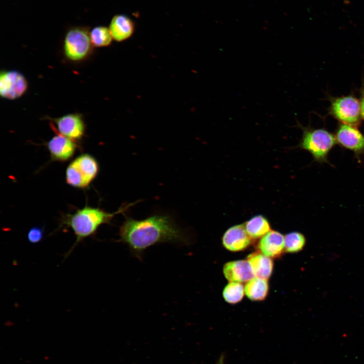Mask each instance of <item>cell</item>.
<instances>
[{
  "instance_id": "cell-18",
  "label": "cell",
  "mask_w": 364,
  "mask_h": 364,
  "mask_svg": "<svg viewBox=\"0 0 364 364\" xmlns=\"http://www.w3.org/2000/svg\"><path fill=\"white\" fill-rule=\"evenodd\" d=\"M90 37L93 46L98 48L110 46L113 39L109 28L104 26H97L90 30Z\"/></svg>"
},
{
  "instance_id": "cell-17",
  "label": "cell",
  "mask_w": 364,
  "mask_h": 364,
  "mask_svg": "<svg viewBox=\"0 0 364 364\" xmlns=\"http://www.w3.org/2000/svg\"><path fill=\"white\" fill-rule=\"evenodd\" d=\"M268 289L266 280L254 277L245 285V293L252 301H262L266 297Z\"/></svg>"
},
{
  "instance_id": "cell-22",
  "label": "cell",
  "mask_w": 364,
  "mask_h": 364,
  "mask_svg": "<svg viewBox=\"0 0 364 364\" xmlns=\"http://www.w3.org/2000/svg\"><path fill=\"white\" fill-rule=\"evenodd\" d=\"M360 115L361 119L364 120V85H362L360 88Z\"/></svg>"
},
{
  "instance_id": "cell-9",
  "label": "cell",
  "mask_w": 364,
  "mask_h": 364,
  "mask_svg": "<svg viewBox=\"0 0 364 364\" xmlns=\"http://www.w3.org/2000/svg\"><path fill=\"white\" fill-rule=\"evenodd\" d=\"M52 129L75 142L80 140L84 134L85 124L81 114L71 113L52 119Z\"/></svg>"
},
{
  "instance_id": "cell-5",
  "label": "cell",
  "mask_w": 364,
  "mask_h": 364,
  "mask_svg": "<svg viewBox=\"0 0 364 364\" xmlns=\"http://www.w3.org/2000/svg\"><path fill=\"white\" fill-rule=\"evenodd\" d=\"M99 164L92 155L83 154L73 160L66 170V183L74 188H85L97 176Z\"/></svg>"
},
{
  "instance_id": "cell-8",
  "label": "cell",
  "mask_w": 364,
  "mask_h": 364,
  "mask_svg": "<svg viewBox=\"0 0 364 364\" xmlns=\"http://www.w3.org/2000/svg\"><path fill=\"white\" fill-rule=\"evenodd\" d=\"M28 82L25 76L18 71L3 70L0 74V95L13 100L22 97L26 92Z\"/></svg>"
},
{
  "instance_id": "cell-16",
  "label": "cell",
  "mask_w": 364,
  "mask_h": 364,
  "mask_svg": "<svg viewBox=\"0 0 364 364\" xmlns=\"http://www.w3.org/2000/svg\"><path fill=\"white\" fill-rule=\"evenodd\" d=\"M244 225L248 235L253 239L262 238L270 231L268 220L260 214L251 217Z\"/></svg>"
},
{
  "instance_id": "cell-15",
  "label": "cell",
  "mask_w": 364,
  "mask_h": 364,
  "mask_svg": "<svg viewBox=\"0 0 364 364\" xmlns=\"http://www.w3.org/2000/svg\"><path fill=\"white\" fill-rule=\"evenodd\" d=\"M247 260L249 261L255 277L268 280L271 276L274 262L270 258L261 252L249 254Z\"/></svg>"
},
{
  "instance_id": "cell-4",
  "label": "cell",
  "mask_w": 364,
  "mask_h": 364,
  "mask_svg": "<svg viewBox=\"0 0 364 364\" xmlns=\"http://www.w3.org/2000/svg\"><path fill=\"white\" fill-rule=\"evenodd\" d=\"M65 57L72 62L86 59L92 53L93 45L90 37V29L84 26H72L67 30L63 40Z\"/></svg>"
},
{
  "instance_id": "cell-6",
  "label": "cell",
  "mask_w": 364,
  "mask_h": 364,
  "mask_svg": "<svg viewBox=\"0 0 364 364\" xmlns=\"http://www.w3.org/2000/svg\"><path fill=\"white\" fill-rule=\"evenodd\" d=\"M328 114L340 123L359 126L361 124L359 99L353 94L329 97Z\"/></svg>"
},
{
  "instance_id": "cell-20",
  "label": "cell",
  "mask_w": 364,
  "mask_h": 364,
  "mask_svg": "<svg viewBox=\"0 0 364 364\" xmlns=\"http://www.w3.org/2000/svg\"><path fill=\"white\" fill-rule=\"evenodd\" d=\"M245 293V287L239 282H230L224 288L222 296L224 300L230 304H236L242 300Z\"/></svg>"
},
{
  "instance_id": "cell-23",
  "label": "cell",
  "mask_w": 364,
  "mask_h": 364,
  "mask_svg": "<svg viewBox=\"0 0 364 364\" xmlns=\"http://www.w3.org/2000/svg\"><path fill=\"white\" fill-rule=\"evenodd\" d=\"M216 364H224V356L223 355L219 357Z\"/></svg>"
},
{
  "instance_id": "cell-7",
  "label": "cell",
  "mask_w": 364,
  "mask_h": 364,
  "mask_svg": "<svg viewBox=\"0 0 364 364\" xmlns=\"http://www.w3.org/2000/svg\"><path fill=\"white\" fill-rule=\"evenodd\" d=\"M334 135L337 144L352 151L357 160L361 161L364 156V134L357 126L340 123Z\"/></svg>"
},
{
  "instance_id": "cell-13",
  "label": "cell",
  "mask_w": 364,
  "mask_h": 364,
  "mask_svg": "<svg viewBox=\"0 0 364 364\" xmlns=\"http://www.w3.org/2000/svg\"><path fill=\"white\" fill-rule=\"evenodd\" d=\"M257 247L263 254L270 258L278 257L284 250V236L277 231L270 230L260 239Z\"/></svg>"
},
{
  "instance_id": "cell-12",
  "label": "cell",
  "mask_w": 364,
  "mask_h": 364,
  "mask_svg": "<svg viewBox=\"0 0 364 364\" xmlns=\"http://www.w3.org/2000/svg\"><path fill=\"white\" fill-rule=\"evenodd\" d=\"M223 273L230 282H247L255 277L247 260L226 262L223 267Z\"/></svg>"
},
{
  "instance_id": "cell-10",
  "label": "cell",
  "mask_w": 364,
  "mask_h": 364,
  "mask_svg": "<svg viewBox=\"0 0 364 364\" xmlns=\"http://www.w3.org/2000/svg\"><path fill=\"white\" fill-rule=\"evenodd\" d=\"M47 143L51 158L55 161L64 162L70 159L77 149L76 142L59 133Z\"/></svg>"
},
{
  "instance_id": "cell-14",
  "label": "cell",
  "mask_w": 364,
  "mask_h": 364,
  "mask_svg": "<svg viewBox=\"0 0 364 364\" xmlns=\"http://www.w3.org/2000/svg\"><path fill=\"white\" fill-rule=\"evenodd\" d=\"M109 29L114 40L122 42L132 35L135 30V24L127 16L117 14L111 19Z\"/></svg>"
},
{
  "instance_id": "cell-19",
  "label": "cell",
  "mask_w": 364,
  "mask_h": 364,
  "mask_svg": "<svg viewBox=\"0 0 364 364\" xmlns=\"http://www.w3.org/2000/svg\"><path fill=\"white\" fill-rule=\"evenodd\" d=\"M306 244L303 234L298 232H292L284 237V250L289 253H296L301 251Z\"/></svg>"
},
{
  "instance_id": "cell-21",
  "label": "cell",
  "mask_w": 364,
  "mask_h": 364,
  "mask_svg": "<svg viewBox=\"0 0 364 364\" xmlns=\"http://www.w3.org/2000/svg\"><path fill=\"white\" fill-rule=\"evenodd\" d=\"M43 228L38 226H34L31 228L27 234L28 241L32 244H37L40 242L43 237Z\"/></svg>"
},
{
  "instance_id": "cell-1",
  "label": "cell",
  "mask_w": 364,
  "mask_h": 364,
  "mask_svg": "<svg viewBox=\"0 0 364 364\" xmlns=\"http://www.w3.org/2000/svg\"><path fill=\"white\" fill-rule=\"evenodd\" d=\"M120 241L133 255L142 258L148 247L158 243L187 245L190 238L169 216L154 215L142 220L126 217L119 230Z\"/></svg>"
},
{
  "instance_id": "cell-3",
  "label": "cell",
  "mask_w": 364,
  "mask_h": 364,
  "mask_svg": "<svg viewBox=\"0 0 364 364\" xmlns=\"http://www.w3.org/2000/svg\"><path fill=\"white\" fill-rule=\"evenodd\" d=\"M298 126L302 130V135L298 147L309 152L316 162L331 164L328 156L337 144L335 135L324 128L303 127L299 123Z\"/></svg>"
},
{
  "instance_id": "cell-11",
  "label": "cell",
  "mask_w": 364,
  "mask_h": 364,
  "mask_svg": "<svg viewBox=\"0 0 364 364\" xmlns=\"http://www.w3.org/2000/svg\"><path fill=\"white\" fill-rule=\"evenodd\" d=\"M223 247L227 250L238 252L246 249L251 243L244 224H237L229 228L222 238Z\"/></svg>"
},
{
  "instance_id": "cell-2",
  "label": "cell",
  "mask_w": 364,
  "mask_h": 364,
  "mask_svg": "<svg viewBox=\"0 0 364 364\" xmlns=\"http://www.w3.org/2000/svg\"><path fill=\"white\" fill-rule=\"evenodd\" d=\"M129 206L122 207L113 213L86 206L73 214L68 215L64 218L63 223L73 230L76 236L75 245L85 238L93 236L101 225L109 223L115 215L123 212Z\"/></svg>"
}]
</instances>
